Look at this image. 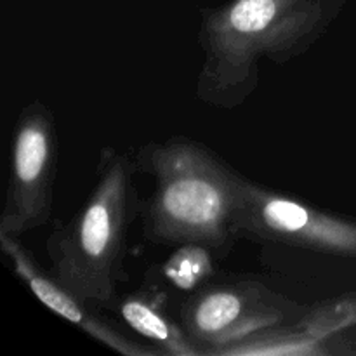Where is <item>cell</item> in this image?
I'll list each match as a JSON object with an SVG mask.
<instances>
[{
    "instance_id": "6da1fadb",
    "label": "cell",
    "mask_w": 356,
    "mask_h": 356,
    "mask_svg": "<svg viewBox=\"0 0 356 356\" xmlns=\"http://www.w3.org/2000/svg\"><path fill=\"white\" fill-rule=\"evenodd\" d=\"M343 0H232L207 10L198 30L204 63L195 96L233 110L256 92L261 59L287 65L306 54L336 19Z\"/></svg>"
},
{
    "instance_id": "7a4b0ae2",
    "label": "cell",
    "mask_w": 356,
    "mask_h": 356,
    "mask_svg": "<svg viewBox=\"0 0 356 356\" xmlns=\"http://www.w3.org/2000/svg\"><path fill=\"white\" fill-rule=\"evenodd\" d=\"M136 165L155 179L141 214L149 242L172 247L197 243L218 259L228 256L240 238L236 211L242 174L184 136L141 146Z\"/></svg>"
},
{
    "instance_id": "3957f363",
    "label": "cell",
    "mask_w": 356,
    "mask_h": 356,
    "mask_svg": "<svg viewBox=\"0 0 356 356\" xmlns=\"http://www.w3.org/2000/svg\"><path fill=\"white\" fill-rule=\"evenodd\" d=\"M129 155L103 149L97 181L72 219L45 240L49 271L70 294L92 308H111L125 280L124 259L132 222L143 214Z\"/></svg>"
},
{
    "instance_id": "277c9868",
    "label": "cell",
    "mask_w": 356,
    "mask_h": 356,
    "mask_svg": "<svg viewBox=\"0 0 356 356\" xmlns=\"http://www.w3.org/2000/svg\"><path fill=\"white\" fill-rule=\"evenodd\" d=\"M305 305L254 280L207 285L181 308V325L204 356L271 327L296 322Z\"/></svg>"
},
{
    "instance_id": "5b68a950",
    "label": "cell",
    "mask_w": 356,
    "mask_h": 356,
    "mask_svg": "<svg viewBox=\"0 0 356 356\" xmlns=\"http://www.w3.org/2000/svg\"><path fill=\"white\" fill-rule=\"evenodd\" d=\"M58 152L54 115L44 101H31L19 111L13 131L0 233L19 238L47 225L52 216Z\"/></svg>"
},
{
    "instance_id": "8992f818",
    "label": "cell",
    "mask_w": 356,
    "mask_h": 356,
    "mask_svg": "<svg viewBox=\"0 0 356 356\" xmlns=\"http://www.w3.org/2000/svg\"><path fill=\"white\" fill-rule=\"evenodd\" d=\"M236 229L240 238L275 242L356 259V221L330 214L240 177Z\"/></svg>"
},
{
    "instance_id": "52a82bcc",
    "label": "cell",
    "mask_w": 356,
    "mask_h": 356,
    "mask_svg": "<svg viewBox=\"0 0 356 356\" xmlns=\"http://www.w3.org/2000/svg\"><path fill=\"white\" fill-rule=\"evenodd\" d=\"M356 291L306 306L287 325L252 334L216 356H323L356 355Z\"/></svg>"
},
{
    "instance_id": "ba28073f",
    "label": "cell",
    "mask_w": 356,
    "mask_h": 356,
    "mask_svg": "<svg viewBox=\"0 0 356 356\" xmlns=\"http://www.w3.org/2000/svg\"><path fill=\"white\" fill-rule=\"evenodd\" d=\"M0 247L2 252L9 257L13 263L14 273L26 284V287L37 296L40 302H44L47 308H51L56 315L68 320L80 330L89 334L101 344L108 346L117 353L127 356H163L160 348L155 344L136 343L134 339L127 337L117 330L113 323L104 320L103 316L97 315L92 306L86 305L75 296L70 294L61 284L56 282L51 271L42 270L40 264L33 257V254L19 242L17 236L0 233Z\"/></svg>"
},
{
    "instance_id": "9c48e42d",
    "label": "cell",
    "mask_w": 356,
    "mask_h": 356,
    "mask_svg": "<svg viewBox=\"0 0 356 356\" xmlns=\"http://www.w3.org/2000/svg\"><path fill=\"white\" fill-rule=\"evenodd\" d=\"M163 296L156 289H141L118 301V315L132 330L165 355L204 356L183 325L163 312Z\"/></svg>"
},
{
    "instance_id": "30bf717a",
    "label": "cell",
    "mask_w": 356,
    "mask_h": 356,
    "mask_svg": "<svg viewBox=\"0 0 356 356\" xmlns=\"http://www.w3.org/2000/svg\"><path fill=\"white\" fill-rule=\"evenodd\" d=\"M214 252L204 245H177L172 256L162 264V277L179 291H193L214 271Z\"/></svg>"
}]
</instances>
